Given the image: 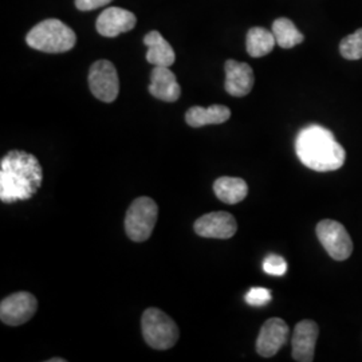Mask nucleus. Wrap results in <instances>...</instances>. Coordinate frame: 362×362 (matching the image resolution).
I'll list each match as a JSON object with an SVG mask.
<instances>
[{
  "instance_id": "4be33fe9",
  "label": "nucleus",
  "mask_w": 362,
  "mask_h": 362,
  "mask_svg": "<svg viewBox=\"0 0 362 362\" xmlns=\"http://www.w3.org/2000/svg\"><path fill=\"white\" fill-rule=\"evenodd\" d=\"M272 291L267 290V288H263V287H254L251 288L246 294L247 303L250 306H264L267 305L270 300H272Z\"/></svg>"
},
{
  "instance_id": "b1692460",
  "label": "nucleus",
  "mask_w": 362,
  "mask_h": 362,
  "mask_svg": "<svg viewBox=\"0 0 362 362\" xmlns=\"http://www.w3.org/2000/svg\"><path fill=\"white\" fill-rule=\"evenodd\" d=\"M50 362H65L66 360L64 358H52V360H49Z\"/></svg>"
},
{
  "instance_id": "4468645a",
  "label": "nucleus",
  "mask_w": 362,
  "mask_h": 362,
  "mask_svg": "<svg viewBox=\"0 0 362 362\" xmlns=\"http://www.w3.org/2000/svg\"><path fill=\"white\" fill-rule=\"evenodd\" d=\"M149 93L157 100L165 103H175L180 98V85L169 67L155 66L151 74Z\"/></svg>"
},
{
  "instance_id": "2eb2a0df",
  "label": "nucleus",
  "mask_w": 362,
  "mask_h": 362,
  "mask_svg": "<svg viewBox=\"0 0 362 362\" xmlns=\"http://www.w3.org/2000/svg\"><path fill=\"white\" fill-rule=\"evenodd\" d=\"M231 110L224 105H212L209 107L194 106L185 113V121L192 128H202L206 125H218L228 121Z\"/></svg>"
},
{
  "instance_id": "20e7f679",
  "label": "nucleus",
  "mask_w": 362,
  "mask_h": 362,
  "mask_svg": "<svg viewBox=\"0 0 362 362\" xmlns=\"http://www.w3.org/2000/svg\"><path fill=\"white\" fill-rule=\"evenodd\" d=\"M141 329L145 342L156 350L170 349L179 339L177 325L168 314L156 308L144 311Z\"/></svg>"
},
{
  "instance_id": "9b49d317",
  "label": "nucleus",
  "mask_w": 362,
  "mask_h": 362,
  "mask_svg": "<svg viewBox=\"0 0 362 362\" xmlns=\"http://www.w3.org/2000/svg\"><path fill=\"white\" fill-rule=\"evenodd\" d=\"M137 23V18L133 13L119 7H110L101 13L97 19L95 28L98 34L107 38H115L122 33L133 30Z\"/></svg>"
},
{
  "instance_id": "6ab92c4d",
  "label": "nucleus",
  "mask_w": 362,
  "mask_h": 362,
  "mask_svg": "<svg viewBox=\"0 0 362 362\" xmlns=\"http://www.w3.org/2000/svg\"><path fill=\"white\" fill-rule=\"evenodd\" d=\"M272 34L275 37L276 45L282 49H291L302 43L305 39L296 25L287 18H279L272 23Z\"/></svg>"
},
{
  "instance_id": "1a4fd4ad",
  "label": "nucleus",
  "mask_w": 362,
  "mask_h": 362,
  "mask_svg": "<svg viewBox=\"0 0 362 362\" xmlns=\"http://www.w3.org/2000/svg\"><path fill=\"white\" fill-rule=\"evenodd\" d=\"M194 233L209 239H230L236 233V220L228 212H211L194 221Z\"/></svg>"
},
{
  "instance_id": "f257e3e1",
  "label": "nucleus",
  "mask_w": 362,
  "mask_h": 362,
  "mask_svg": "<svg viewBox=\"0 0 362 362\" xmlns=\"http://www.w3.org/2000/svg\"><path fill=\"white\" fill-rule=\"evenodd\" d=\"M43 170L38 158L22 151H11L0 163V200L6 204L31 199L38 192Z\"/></svg>"
},
{
  "instance_id": "7ed1b4c3",
  "label": "nucleus",
  "mask_w": 362,
  "mask_h": 362,
  "mask_svg": "<svg viewBox=\"0 0 362 362\" xmlns=\"http://www.w3.org/2000/svg\"><path fill=\"white\" fill-rule=\"evenodd\" d=\"M26 42L30 47L39 52L59 54L70 52L77 43V37L59 19H46L30 30Z\"/></svg>"
},
{
  "instance_id": "aec40b11",
  "label": "nucleus",
  "mask_w": 362,
  "mask_h": 362,
  "mask_svg": "<svg viewBox=\"0 0 362 362\" xmlns=\"http://www.w3.org/2000/svg\"><path fill=\"white\" fill-rule=\"evenodd\" d=\"M341 55L350 61L362 58V28L342 39L339 43Z\"/></svg>"
},
{
  "instance_id": "f8f14e48",
  "label": "nucleus",
  "mask_w": 362,
  "mask_h": 362,
  "mask_svg": "<svg viewBox=\"0 0 362 362\" xmlns=\"http://www.w3.org/2000/svg\"><path fill=\"white\" fill-rule=\"evenodd\" d=\"M226 83L224 88L233 97H245L252 90L255 78L251 66L245 62L228 59L224 65Z\"/></svg>"
},
{
  "instance_id": "412c9836",
  "label": "nucleus",
  "mask_w": 362,
  "mask_h": 362,
  "mask_svg": "<svg viewBox=\"0 0 362 362\" xmlns=\"http://www.w3.org/2000/svg\"><path fill=\"white\" fill-rule=\"evenodd\" d=\"M263 270L270 275L275 276H282L287 272V263L285 259L279 255L272 254L269 257H266L263 260Z\"/></svg>"
},
{
  "instance_id": "ddd939ff",
  "label": "nucleus",
  "mask_w": 362,
  "mask_h": 362,
  "mask_svg": "<svg viewBox=\"0 0 362 362\" xmlns=\"http://www.w3.org/2000/svg\"><path fill=\"white\" fill-rule=\"evenodd\" d=\"M318 325L310 320L300 321L294 329L293 336V358L298 362L314 360L315 344L318 339Z\"/></svg>"
},
{
  "instance_id": "0eeeda50",
  "label": "nucleus",
  "mask_w": 362,
  "mask_h": 362,
  "mask_svg": "<svg viewBox=\"0 0 362 362\" xmlns=\"http://www.w3.org/2000/svg\"><path fill=\"white\" fill-rule=\"evenodd\" d=\"M89 88L93 95L100 101L107 104L116 101L119 79L115 65L106 59L94 62L89 71Z\"/></svg>"
},
{
  "instance_id": "9d476101",
  "label": "nucleus",
  "mask_w": 362,
  "mask_h": 362,
  "mask_svg": "<svg viewBox=\"0 0 362 362\" xmlns=\"http://www.w3.org/2000/svg\"><path fill=\"white\" fill-rule=\"evenodd\" d=\"M288 338V326L281 318H270L262 326L257 339L259 356L270 358L284 346Z\"/></svg>"
},
{
  "instance_id": "a211bd4d",
  "label": "nucleus",
  "mask_w": 362,
  "mask_h": 362,
  "mask_svg": "<svg viewBox=\"0 0 362 362\" xmlns=\"http://www.w3.org/2000/svg\"><path fill=\"white\" fill-rule=\"evenodd\" d=\"M275 37L269 30L263 27H252L247 34V52L252 58H260L274 50L275 47Z\"/></svg>"
},
{
  "instance_id": "f03ea898",
  "label": "nucleus",
  "mask_w": 362,
  "mask_h": 362,
  "mask_svg": "<svg viewBox=\"0 0 362 362\" xmlns=\"http://www.w3.org/2000/svg\"><path fill=\"white\" fill-rule=\"evenodd\" d=\"M296 152L300 163L315 172H332L345 163V149L334 134L321 125H309L299 132Z\"/></svg>"
},
{
  "instance_id": "6e6552de",
  "label": "nucleus",
  "mask_w": 362,
  "mask_h": 362,
  "mask_svg": "<svg viewBox=\"0 0 362 362\" xmlns=\"http://www.w3.org/2000/svg\"><path fill=\"white\" fill-rule=\"evenodd\" d=\"M38 309V300L26 291L13 293L0 303V318L3 324L21 326L30 321Z\"/></svg>"
},
{
  "instance_id": "423d86ee",
  "label": "nucleus",
  "mask_w": 362,
  "mask_h": 362,
  "mask_svg": "<svg viewBox=\"0 0 362 362\" xmlns=\"http://www.w3.org/2000/svg\"><path fill=\"white\" fill-rule=\"evenodd\" d=\"M317 236L334 260H346L353 252V242L346 228L336 220L325 219L317 226Z\"/></svg>"
},
{
  "instance_id": "f3484780",
  "label": "nucleus",
  "mask_w": 362,
  "mask_h": 362,
  "mask_svg": "<svg viewBox=\"0 0 362 362\" xmlns=\"http://www.w3.org/2000/svg\"><path fill=\"white\" fill-rule=\"evenodd\" d=\"M214 192L220 202L226 204H238L246 199L248 187L243 179L224 176L214 182Z\"/></svg>"
},
{
  "instance_id": "5701e85b",
  "label": "nucleus",
  "mask_w": 362,
  "mask_h": 362,
  "mask_svg": "<svg viewBox=\"0 0 362 362\" xmlns=\"http://www.w3.org/2000/svg\"><path fill=\"white\" fill-rule=\"evenodd\" d=\"M112 0H76V7L79 11H91L109 4Z\"/></svg>"
},
{
  "instance_id": "dca6fc26",
  "label": "nucleus",
  "mask_w": 362,
  "mask_h": 362,
  "mask_svg": "<svg viewBox=\"0 0 362 362\" xmlns=\"http://www.w3.org/2000/svg\"><path fill=\"white\" fill-rule=\"evenodd\" d=\"M144 43L148 46L146 61L149 64L164 66V67H169L175 64V59H176L175 52L158 31H151L144 38Z\"/></svg>"
},
{
  "instance_id": "39448f33",
  "label": "nucleus",
  "mask_w": 362,
  "mask_h": 362,
  "mask_svg": "<svg viewBox=\"0 0 362 362\" xmlns=\"http://www.w3.org/2000/svg\"><path fill=\"white\" fill-rule=\"evenodd\" d=\"M158 215V207L151 197L136 199L127 212L125 231L133 242H145L153 233Z\"/></svg>"
}]
</instances>
